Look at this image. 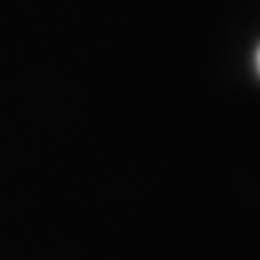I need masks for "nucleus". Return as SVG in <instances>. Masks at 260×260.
Masks as SVG:
<instances>
[{"mask_svg":"<svg viewBox=\"0 0 260 260\" xmlns=\"http://www.w3.org/2000/svg\"><path fill=\"white\" fill-rule=\"evenodd\" d=\"M255 65H258V73H260V46H258V53H255Z\"/></svg>","mask_w":260,"mask_h":260,"instance_id":"1","label":"nucleus"}]
</instances>
